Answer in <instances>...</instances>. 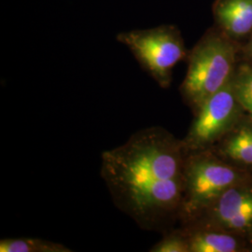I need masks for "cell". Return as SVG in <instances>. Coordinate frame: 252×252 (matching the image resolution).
<instances>
[{"label": "cell", "mask_w": 252, "mask_h": 252, "mask_svg": "<svg viewBox=\"0 0 252 252\" xmlns=\"http://www.w3.org/2000/svg\"><path fill=\"white\" fill-rule=\"evenodd\" d=\"M186 154L161 127L144 128L102 153L101 178L115 206L144 230L179 219Z\"/></svg>", "instance_id": "obj_1"}, {"label": "cell", "mask_w": 252, "mask_h": 252, "mask_svg": "<svg viewBox=\"0 0 252 252\" xmlns=\"http://www.w3.org/2000/svg\"><path fill=\"white\" fill-rule=\"evenodd\" d=\"M248 178L211 150L186 155L179 219L185 225L193 222L225 190Z\"/></svg>", "instance_id": "obj_2"}, {"label": "cell", "mask_w": 252, "mask_h": 252, "mask_svg": "<svg viewBox=\"0 0 252 252\" xmlns=\"http://www.w3.org/2000/svg\"><path fill=\"white\" fill-rule=\"evenodd\" d=\"M234 61V46L216 33H208L193 48L180 92L194 112L231 81Z\"/></svg>", "instance_id": "obj_3"}, {"label": "cell", "mask_w": 252, "mask_h": 252, "mask_svg": "<svg viewBox=\"0 0 252 252\" xmlns=\"http://www.w3.org/2000/svg\"><path fill=\"white\" fill-rule=\"evenodd\" d=\"M116 39L130 50L141 68L162 88L170 86L173 68L186 56L179 30L170 26L122 32Z\"/></svg>", "instance_id": "obj_4"}, {"label": "cell", "mask_w": 252, "mask_h": 252, "mask_svg": "<svg viewBox=\"0 0 252 252\" xmlns=\"http://www.w3.org/2000/svg\"><path fill=\"white\" fill-rule=\"evenodd\" d=\"M242 109L235 97L231 80L194 112L195 118L182 140L185 154L211 150L217 141L236 126Z\"/></svg>", "instance_id": "obj_5"}, {"label": "cell", "mask_w": 252, "mask_h": 252, "mask_svg": "<svg viewBox=\"0 0 252 252\" xmlns=\"http://www.w3.org/2000/svg\"><path fill=\"white\" fill-rule=\"evenodd\" d=\"M193 222L223 229L252 243V179L248 178L225 190Z\"/></svg>", "instance_id": "obj_6"}, {"label": "cell", "mask_w": 252, "mask_h": 252, "mask_svg": "<svg viewBox=\"0 0 252 252\" xmlns=\"http://www.w3.org/2000/svg\"><path fill=\"white\" fill-rule=\"evenodd\" d=\"M183 228L188 237L189 252H244L249 243L237 234L200 222L186 224Z\"/></svg>", "instance_id": "obj_7"}, {"label": "cell", "mask_w": 252, "mask_h": 252, "mask_svg": "<svg viewBox=\"0 0 252 252\" xmlns=\"http://www.w3.org/2000/svg\"><path fill=\"white\" fill-rule=\"evenodd\" d=\"M214 11L227 34L240 37L252 32V0H219Z\"/></svg>", "instance_id": "obj_8"}, {"label": "cell", "mask_w": 252, "mask_h": 252, "mask_svg": "<svg viewBox=\"0 0 252 252\" xmlns=\"http://www.w3.org/2000/svg\"><path fill=\"white\" fill-rule=\"evenodd\" d=\"M220 153L239 164L252 166V146L243 125L237 126L230 135H226Z\"/></svg>", "instance_id": "obj_9"}, {"label": "cell", "mask_w": 252, "mask_h": 252, "mask_svg": "<svg viewBox=\"0 0 252 252\" xmlns=\"http://www.w3.org/2000/svg\"><path fill=\"white\" fill-rule=\"evenodd\" d=\"M1 252H70L62 244L44 240L40 238L20 237L6 238L0 241Z\"/></svg>", "instance_id": "obj_10"}, {"label": "cell", "mask_w": 252, "mask_h": 252, "mask_svg": "<svg viewBox=\"0 0 252 252\" xmlns=\"http://www.w3.org/2000/svg\"><path fill=\"white\" fill-rule=\"evenodd\" d=\"M235 97L241 108L252 118V67L250 64H241L232 78Z\"/></svg>", "instance_id": "obj_11"}, {"label": "cell", "mask_w": 252, "mask_h": 252, "mask_svg": "<svg viewBox=\"0 0 252 252\" xmlns=\"http://www.w3.org/2000/svg\"><path fill=\"white\" fill-rule=\"evenodd\" d=\"M152 252H189V241L184 228L164 234L150 250Z\"/></svg>", "instance_id": "obj_12"}, {"label": "cell", "mask_w": 252, "mask_h": 252, "mask_svg": "<svg viewBox=\"0 0 252 252\" xmlns=\"http://www.w3.org/2000/svg\"><path fill=\"white\" fill-rule=\"evenodd\" d=\"M242 125H243L244 128H245V130L248 134V136L250 138V141H251L252 146V122H246Z\"/></svg>", "instance_id": "obj_13"}, {"label": "cell", "mask_w": 252, "mask_h": 252, "mask_svg": "<svg viewBox=\"0 0 252 252\" xmlns=\"http://www.w3.org/2000/svg\"><path fill=\"white\" fill-rule=\"evenodd\" d=\"M248 52H249V54H250V56L252 57V41L250 42V44L248 46Z\"/></svg>", "instance_id": "obj_14"}]
</instances>
